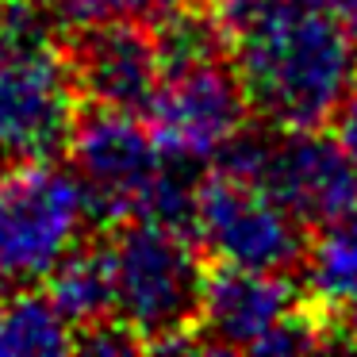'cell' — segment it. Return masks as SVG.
I'll return each mask as SVG.
<instances>
[{"label": "cell", "mask_w": 357, "mask_h": 357, "mask_svg": "<svg viewBox=\"0 0 357 357\" xmlns=\"http://www.w3.org/2000/svg\"><path fill=\"white\" fill-rule=\"evenodd\" d=\"M231 62L269 127H323L357 85L354 0H219Z\"/></svg>", "instance_id": "obj_1"}, {"label": "cell", "mask_w": 357, "mask_h": 357, "mask_svg": "<svg viewBox=\"0 0 357 357\" xmlns=\"http://www.w3.org/2000/svg\"><path fill=\"white\" fill-rule=\"evenodd\" d=\"M116 277V315L142 338L146 349H200L196 323L208 288L204 246L192 231L154 219L116 223L108 238Z\"/></svg>", "instance_id": "obj_2"}, {"label": "cell", "mask_w": 357, "mask_h": 357, "mask_svg": "<svg viewBox=\"0 0 357 357\" xmlns=\"http://www.w3.org/2000/svg\"><path fill=\"white\" fill-rule=\"evenodd\" d=\"M77 108L54 20L0 0V169L66 154Z\"/></svg>", "instance_id": "obj_3"}, {"label": "cell", "mask_w": 357, "mask_h": 357, "mask_svg": "<svg viewBox=\"0 0 357 357\" xmlns=\"http://www.w3.org/2000/svg\"><path fill=\"white\" fill-rule=\"evenodd\" d=\"M89 227L96 223L73 169L54 158L0 169V296L47 284Z\"/></svg>", "instance_id": "obj_4"}, {"label": "cell", "mask_w": 357, "mask_h": 357, "mask_svg": "<svg viewBox=\"0 0 357 357\" xmlns=\"http://www.w3.org/2000/svg\"><path fill=\"white\" fill-rule=\"evenodd\" d=\"M215 165L257 181L303 227H323L357 204V169L338 139L319 127L242 131Z\"/></svg>", "instance_id": "obj_5"}, {"label": "cell", "mask_w": 357, "mask_h": 357, "mask_svg": "<svg viewBox=\"0 0 357 357\" xmlns=\"http://www.w3.org/2000/svg\"><path fill=\"white\" fill-rule=\"evenodd\" d=\"M196 342L211 354H303L323 346V326L284 273L215 261L204 288Z\"/></svg>", "instance_id": "obj_6"}, {"label": "cell", "mask_w": 357, "mask_h": 357, "mask_svg": "<svg viewBox=\"0 0 357 357\" xmlns=\"http://www.w3.org/2000/svg\"><path fill=\"white\" fill-rule=\"evenodd\" d=\"M66 154L85 188L93 223L100 227L139 219L158 177L169 165L142 112L104 108V104L77 108Z\"/></svg>", "instance_id": "obj_7"}, {"label": "cell", "mask_w": 357, "mask_h": 357, "mask_svg": "<svg viewBox=\"0 0 357 357\" xmlns=\"http://www.w3.org/2000/svg\"><path fill=\"white\" fill-rule=\"evenodd\" d=\"M307 227L280 200H273L257 181L223 165L196 185L192 234L204 254L219 265L288 273L307 254Z\"/></svg>", "instance_id": "obj_8"}, {"label": "cell", "mask_w": 357, "mask_h": 357, "mask_svg": "<svg viewBox=\"0 0 357 357\" xmlns=\"http://www.w3.org/2000/svg\"><path fill=\"white\" fill-rule=\"evenodd\" d=\"M142 116L165 158L196 165L215 162L246 131L254 104L231 54H219L185 66H165Z\"/></svg>", "instance_id": "obj_9"}, {"label": "cell", "mask_w": 357, "mask_h": 357, "mask_svg": "<svg viewBox=\"0 0 357 357\" xmlns=\"http://www.w3.org/2000/svg\"><path fill=\"white\" fill-rule=\"evenodd\" d=\"M70 77L81 104L146 112L165 73L150 20H96L62 35Z\"/></svg>", "instance_id": "obj_10"}, {"label": "cell", "mask_w": 357, "mask_h": 357, "mask_svg": "<svg viewBox=\"0 0 357 357\" xmlns=\"http://www.w3.org/2000/svg\"><path fill=\"white\" fill-rule=\"evenodd\" d=\"M43 288L58 303V311L73 323V331L116 319V277H112L108 238H85L77 250H70Z\"/></svg>", "instance_id": "obj_11"}, {"label": "cell", "mask_w": 357, "mask_h": 357, "mask_svg": "<svg viewBox=\"0 0 357 357\" xmlns=\"http://www.w3.org/2000/svg\"><path fill=\"white\" fill-rule=\"evenodd\" d=\"M303 280L311 300L331 315L357 303V204L323 223L315 242H307Z\"/></svg>", "instance_id": "obj_12"}, {"label": "cell", "mask_w": 357, "mask_h": 357, "mask_svg": "<svg viewBox=\"0 0 357 357\" xmlns=\"http://www.w3.org/2000/svg\"><path fill=\"white\" fill-rule=\"evenodd\" d=\"M73 323L58 311L47 288H20L0 300V354H66Z\"/></svg>", "instance_id": "obj_13"}, {"label": "cell", "mask_w": 357, "mask_h": 357, "mask_svg": "<svg viewBox=\"0 0 357 357\" xmlns=\"http://www.w3.org/2000/svg\"><path fill=\"white\" fill-rule=\"evenodd\" d=\"M334 139L342 142L346 158L354 162V169H357V85L349 89V96L342 100V108L334 112Z\"/></svg>", "instance_id": "obj_14"}, {"label": "cell", "mask_w": 357, "mask_h": 357, "mask_svg": "<svg viewBox=\"0 0 357 357\" xmlns=\"http://www.w3.org/2000/svg\"><path fill=\"white\" fill-rule=\"evenodd\" d=\"M334 319H338V326H331V331L323 326V346L357 349V303H354V307L334 311Z\"/></svg>", "instance_id": "obj_15"}, {"label": "cell", "mask_w": 357, "mask_h": 357, "mask_svg": "<svg viewBox=\"0 0 357 357\" xmlns=\"http://www.w3.org/2000/svg\"><path fill=\"white\" fill-rule=\"evenodd\" d=\"M354 20H357V0H354Z\"/></svg>", "instance_id": "obj_16"}]
</instances>
